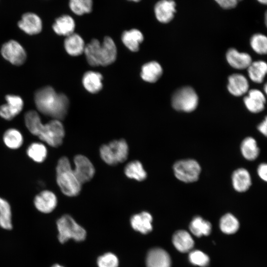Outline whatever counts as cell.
<instances>
[{
	"mask_svg": "<svg viewBox=\"0 0 267 267\" xmlns=\"http://www.w3.org/2000/svg\"><path fill=\"white\" fill-rule=\"evenodd\" d=\"M34 100L40 112L53 119L61 121L67 113L69 106L68 97L63 93H57L51 87L46 86L37 90Z\"/></svg>",
	"mask_w": 267,
	"mask_h": 267,
	"instance_id": "1",
	"label": "cell"
},
{
	"mask_svg": "<svg viewBox=\"0 0 267 267\" xmlns=\"http://www.w3.org/2000/svg\"><path fill=\"white\" fill-rule=\"evenodd\" d=\"M84 52L88 63L93 67L111 64L116 60L117 54L116 44L108 36L104 37L102 44L97 39H92L86 45Z\"/></svg>",
	"mask_w": 267,
	"mask_h": 267,
	"instance_id": "2",
	"label": "cell"
},
{
	"mask_svg": "<svg viewBox=\"0 0 267 267\" xmlns=\"http://www.w3.org/2000/svg\"><path fill=\"white\" fill-rule=\"evenodd\" d=\"M56 173L57 183L64 195L73 197L79 194L82 183L75 176L68 158L62 157L59 159Z\"/></svg>",
	"mask_w": 267,
	"mask_h": 267,
	"instance_id": "3",
	"label": "cell"
},
{
	"mask_svg": "<svg viewBox=\"0 0 267 267\" xmlns=\"http://www.w3.org/2000/svg\"><path fill=\"white\" fill-rule=\"evenodd\" d=\"M31 133L49 146L57 147L62 143L65 130L60 120L53 119L45 124L41 121Z\"/></svg>",
	"mask_w": 267,
	"mask_h": 267,
	"instance_id": "4",
	"label": "cell"
},
{
	"mask_svg": "<svg viewBox=\"0 0 267 267\" xmlns=\"http://www.w3.org/2000/svg\"><path fill=\"white\" fill-rule=\"evenodd\" d=\"M58 231V239L61 243L69 239L81 241L86 238V231L69 215H64L56 222Z\"/></svg>",
	"mask_w": 267,
	"mask_h": 267,
	"instance_id": "5",
	"label": "cell"
},
{
	"mask_svg": "<svg viewBox=\"0 0 267 267\" xmlns=\"http://www.w3.org/2000/svg\"><path fill=\"white\" fill-rule=\"evenodd\" d=\"M99 152L101 159L106 164L114 165L127 159L129 147L125 140H116L102 145Z\"/></svg>",
	"mask_w": 267,
	"mask_h": 267,
	"instance_id": "6",
	"label": "cell"
},
{
	"mask_svg": "<svg viewBox=\"0 0 267 267\" xmlns=\"http://www.w3.org/2000/svg\"><path fill=\"white\" fill-rule=\"evenodd\" d=\"M174 175L178 180L191 183L197 181L201 173V167L195 160L187 159L176 162L173 166Z\"/></svg>",
	"mask_w": 267,
	"mask_h": 267,
	"instance_id": "7",
	"label": "cell"
},
{
	"mask_svg": "<svg viewBox=\"0 0 267 267\" xmlns=\"http://www.w3.org/2000/svg\"><path fill=\"white\" fill-rule=\"evenodd\" d=\"M198 96L191 87H185L177 90L173 95V107L177 110L189 112L197 106Z\"/></svg>",
	"mask_w": 267,
	"mask_h": 267,
	"instance_id": "8",
	"label": "cell"
},
{
	"mask_svg": "<svg viewBox=\"0 0 267 267\" xmlns=\"http://www.w3.org/2000/svg\"><path fill=\"white\" fill-rule=\"evenodd\" d=\"M1 54L4 59L16 66L23 64L27 57L23 47L15 40L4 43L1 48Z\"/></svg>",
	"mask_w": 267,
	"mask_h": 267,
	"instance_id": "9",
	"label": "cell"
},
{
	"mask_svg": "<svg viewBox=\"0 0 267 267\" xmlns=\"http://www.w3.org/2000/svg\"><path fill=\"white\" fill-rule=\"evenodd\" d=\"M75 168L73 172L82 184L90 180L93 177L95 169L90 161L86 156L77 155L74 159Z\"/></svg>",
	"mask_w": 267,
	"mask_h": 267,
	"instance_id": "10",
	"label": "cell"
},
{
	"mask_svg": "<svg viewBox=\"0 0 267 267\" xmlns=\"http://www.w3.org/2000/svg\"><path fill=\"white\" fill-rule=\"evenodd\" d=\"M5 100L6 103L0 106V116L10 121L21 112L24 102L20 96L13 94L7 95Z\"/></svg>",
	"mask_w": 267,
	"mask_h": 267,
	"instance_id": "11",
	"label": "cell"
},
{
	"mask_svg": "<svg viewBox=\"0 0 267 267\" xmlns=\"http://www.w3.org/2000/svg\"><path fill=\"white\" fill-rule=\"evenodd\" d=\"M34 204L39 211L48 214L52 212L56 208L57 205V198L53 192L45 190L35 196Z\"/></svg>",
	"mask_w": 267,
	"mask_h": 267,
	"instance_id": "12",
	"label": "cell"
},
{
	"mask_svg": "<svg viewBox=\"0 0 267 267\" xmlns=\"http://www.w3.org/2000/svg\"><path fill=\"white\" fill-rule=\"evenodd\" d=\"M19 28L25 33L33 35L40 33L43 27L41 18L36 13L27 12L21 17L18 22Z\"/></svg>",
	"mask_w": 267,
	"mask_h": 267,
	"instance_id": "13",
	"label": "cell"
},
{
	"mask_svg": "<svg viewBox=\"0 0 267 267\" xmlns=\"http://www.w3.org/2000/svg\"><path fill=\"white\" fill-rule=\"evenodd\" d=\"M176 4L173 0H160L154 7V12L157 20L161 23L170 22L176 12Z\"/></svg>",
	"mask_w": 267,
	"mask_h": 267,
	"instance_id": "14",
	"label": "cell"
},
{
	"mask_svg": "<svg viewBox=\"0 0 267 267\" xmlns=\"http://www.w3.org/2000/svg\"><path fill=\"white\" fill-rule=\"evenodd\" d=\"M171 261L168 253L161 248L149 251L146 257L147 267H171Z\"/></svg>",
	"mask_w": 267,
	"mask_h": 267,
	"instance_id": "15",
	"label": "cell"
},
{
	"mask_svg": "<svg viewBox=\"0 0 267 267\" xmlns=\"http://www.w3.org/2000/svg\"><path fill=\"white\" fill-rule=\"evenodd\" d=\"M244 102L250 112L259 113L265 108L266 98L260 90L252 89L249 91L248 95L244 97Z\"/></svg>",
	"mask_w": 267,
	"mask_h": 267,
	"instance_id": "16",
	"label": "cell"
},
{
	"mask_svg": "<svg viewBox=\"0 0 267 267\" xmlns=\"http://www.w3.org/2000/svg\"><path fill=\"white\" fill-rule=\"evenodd\" d=\"M231 179L233 187L239 192L246 191L252 184L251 176L245 168H238L234 171Z\"/></svg>",
	"mask_w": 267,
	"mask_h": 267,
	"instance_id": "17",
	"label": "cell"
},
{
	"mask_svg": "<svg viewBox=\"0 0 267 267\" xmlns=\"http://www.w3.org/2000/svg\"><path fill=\"white\" fill-rule=\"evenodd\" d=\"M226 57L229 65L237 69L247 68L252 63L249 54L239 52L234 48H230L227 51Z\"/></svg>",
	"mask_w": 267,
	"mask_h": 267,
	"instance_id": "18",
	"label": "cell"
},
{
	"mask_svg": "<svg viewBox=\"0 0 267 267\" xmlns=\"http://www.w3.org/2000/svg\"><path fill=\"white\" fill-rule=\"evenodd\" d=\"M130 221L132 227L143 234H147L152 230V217L148 212L135 214L132 217Z\"/></svg>",
	"mask_w": 267,
	"mask_h": 267,
	"instance_id": "19",
	"label": "cell"
},
{
	"mask_svg": "<svg viewBox=\"0 0 267 267\" xmlns=\"http://www.w3.org/2000/svg\"><path fill=\"white\" fill-rule=\"evenodd\" d=\"M75 22L71 16L65 14L57 18L53 25L54 32L60 36H68L74 33Z\"/></svg>",
	"mask_w": 267,
	"mask_h": 267,
	"instance_id": "20",
	"label": "cell"
},
{
	"mask_svg": "<svg viewBox=\"0 0 267 267\" xmlns=\"http://www.w3.org/2000/svg\"><path fill=\"white\" fill-rule=\"evenodd\" d=\"M64 45L66 52L73 56L81 55L84 52L85 44L83 38L78 34L73 33L66 37Z\"/></svg>",
	"mask_w": 267,
	"mask_h": 267,
	"instance_id": "21",
	"label": "cell"
},
{
	"mask_svg": "<svg viewBox=\"0 0 267 267\" xmlns=\"http://www.w3.org/2000/svg\"><path fill=\"white\" fill-rule=\"evenodd\" d=\"M143 39L142 33L137 29L125 31L121 36V40L124 45L133 52H136L139 50V45L143 42Z\"/></svg>",
	"mask_w": 267,
	"mask_h": 267,
	"instance_id": "22",
	"label": "cell"
},
{
	"mask_svg": "<svg viewBox=\"0 0 267 267\" xmlns=\"http://www.w3.org/2000/svg\"><path fill=\"white\" fill-rule=\"evenodd\" d=\"M228 91L234 96H240L246 93L249 88L246 78L242 75L234 74L228 78Z\"/></svg>",
	"mask_w": 267,
	"mask_h": 267,
	"instance_id": "23",
	"label": "cell"
},
{
	"mask_svg": "<svg viewBox=\"0 0 267 267\" xmlns=\"http://www.w3.org/2000/svg\"><path fill=\"white\" fill-rule=\"evenodd\" d=\"M103 77L97 72L88 71L86 72L82 79V83L85 89L91 93L99 92L102 88Z\"/></svg>",
	"mask_w": 267,
	"mask_h": 267,
	"instance_id": "24",
	"label": "cell"
},
{
	"mask_svg": "<svg viewBox=\"0 0 267 267\" xmlns=\"http://www.w3.org/2000/svg\"><path fill=\"white\" fill-rule=\"evenodd\" d=\"M173 243L176 248L181 252L190 251L194 246V241L190 234L185 230L176 231L173 236Z\"/></svg>",
	"mask_w": 267,
	"mask_h": 267,
	"instance_id": "25",
	"label": "cell"
},
{
	"mask_svg": "<svg viewBox=\"0 0 267 267\" xmlns=\"http://www.w3.org/2000/svg\"><path fill=\"white\" fill-rule=\"evenodd\" d=\"M162 73L161 66L156 61H151L142 66L140 76L144 81L154 83L160 78Z\"/></svg>",
	"mask_w": 267,
	"mask_h": 267,
	"instance_id": "26",
	"label": "cell"
},
{
	"mask_svg": "<svg viewBox=\"0 0 267 267\" xmlns=\"http://www.w3.org/2000/svg\"><path fill=\"white\" fill-rule=\"evenodd\" d=\"M240 150L242 156L249 161L256 159L260 152L256 140L252 137H247L243 140Z\"/></svg>",
	"mask_w": 267,
	"mask_h": 267,
	"instance_id": "27",
	"label": "cell"
},
{
	"mask_svg": "<svg viewBox=\"0 0 267 267\" xmlns=\"http://www.w3.org/2000/svg\"><path fill=\"white\" fill-rule=\"evenodd\" d=\"M189 229L194 235L200 237L209 235L211 231L212 225L208 221L204 220L201 217L197 216L191 221Z\"/></svg>",
	"mask_w": 267,
	"mask_h": 267,
	"instance_id": "28",
	"label": "cell"
},
{
	"mask_svg": "<svg viewBox=\"0 0 267 267\" xmlns=\"http://www.w3.org/2000/svg\"><path fill=\"white\" fill-rule=\"evenodd\" d=\"M4 144L9 148L16 149L20 148L23 142V137L17 129L10 128L7 130L3 135Z\"/></svg>",
	"mask_w": 267,
	"mask_h": 267,
	"instance_id": "29",
	"label": "cell"
},
{
	"mask_svg": "<svg viewBox=\"0 0 267 267\" xmlns=\"http://www.w3.org/2000/svg\"><path fill=\"white\" fill-rule=\"evenodd\" d=\"M248 68L250 79L257 83H262L267 71V63L263 61L252 62Z\"/></svg>",
	"mask_w": 267,
	"mask_h": 267,
	"instance_id": "30",
	"label": "cell"
},
{
	"mask_svg": "<svg viewBox=\"0 0 267 267\" xmlns=\"http://www.w3.org/2000/svg\"><path fill=\"white\" fill-rule=\"evenodd\" d=\"M125 174L130 178L142 181L147 177V173L142 164L138 161L128 163L125 168Z\"/></svg>",
	"mask_w": 267,
	"mask_h": 267,
	"instance_id": "31",
	"label": "cell"
},
{
	"mask_svg": "<svg viewBox=\"0 0 267 267\" xmlns=\"http://www.w3.org/2000/svg\"><path fill=\"white\" fill-rule=\"evenodd\" d=\"M26 153L28 156L34 161L42 163L45 160L47 151L44 144L40 142H33L29 145Z\"/></svg>",
	"mask_w": 267,
	"mask_h": 267,
	"instance_id": "32",
	"label": "cell"
},
{
	"mask_svg": "<svg viewBox=\"0 0 267 267\" xmlns=\"http://www.w3.org/2000/svg\"><path fill=\"white\" fill-rule=\"evenodd\" d=\"M11 207L9 203L0 197V226L6 230L12 228Z\"/></svg>",
	"mask_w": 267,
	"mask_h": 267,
	"instance_id": "33",
	"label": "cell"
},
{
	"mask_svg": "<svg viewBox=\"0 0 267 267\" xmlns=\"http://www.w3.org/2000/svg\"><path fill=\"white\" fill-rule=\"evenodd\" d=\"M220 226L221 230L226 234H232L239 228V223L236 218L231 214H226L221 219Z\"/></svg>",
	"mask_w": 267,
	"mask_h": 267,
	"instance_id": "34",
	"label": "cell"
},
{
	"mask_svg": "<svg viewBox=\"0 0 267 267\" xmlns=\"http://www.w3.org/2000/svg\"><path fill=\"white\" fill-rule=\"evenodd\" d=\"M253 50L259 54H266L267 51V39L261 34L254 35L250 41Z\"/></svg>",
	"mask_w": 267,
	"mask_h": 267,
	"instance_id": "35",
	"label": "cell"
},
{
	"mask_svg": "<svg viewBox=\"0 0 267 267\" xmlns=\"http://www.w3.org/2000/svg\"><path fill=\"white\" fill-rule=\"evenodd\" d=\"M189 260L192 264L202 267L207 266L209 263L208 256L199 250L191 251L189 255Z\"/></svg>",
	"mask_w": 267,
	"mask_h": 267,
	"instance_id": "36",
	"label": "cell"
},
{
	"mask_svg": "<svg viewBox=\"0 0 267 267\" xmlns=\"http://www.w3.org/2000/svg\"><path fill=\"white\" fill-rule=\"evenodd\" d=\"M118 260L112 253H108L99 257L97 260L99 267H118Z\"/></svg>",
	"mask_w": 267,
	"mask_h": 267,
	"instance_id": "37",
	"label": "cell"
},
{
	"mask_svg": "<svg viewBox=\"0 0 267 267\" xmlns=\"http://www.w3.org/2000/svg\"><path fill=\"white\" fill-rule=\"evenodd\" d=\"M69 6L71 11L77 15L86 14L85 0H69Z\"/></svg>",
	"mask_w": 267,
	"mask_h": 267,
	"instance_id": "38",
	"label": "cell"
},
{
	"mask_svg": "<svg viewBox=\"0 0 267 267\" xmlns=\"http://www.w3.org/2000/svg\"><path fill=\"white\" fill-rule=\"evenodd\" d=\"M222 7L231 9L235 7L237 4V0H215Z\"/></svg>",
	"mask_w": 267,
	"mask_h": 267,
	"instance_id": "39",
	"label": "cell"
},
{
	"mask_svg": "<svg viewBox=\"0 0 267 267\" xmlns=\"http://www.w3.org/2000/svg\"><path fill=\"white\" fill-rule=\"evenodd\" d=\"M257 173L259 177L264 181L267 180V165L266 163L261 164L257 170Z\"/></svg>",
	"mask_w": 267,
	"mask_h": 267,
	"instance_id": "40",
	"label": "cell"
},
{
	"mask_svg": "<svg viewBox=\"0 0 267 267\" xmlns=\"http://www.w3.org/2000/svg\"><path fill=\"white\" fill-rule=\"evenodd\" d=\"M267 118L266 117L265 120L261 123H260L258 127V129L260 132L265 136L267 135Z\"/></svg>",
	"mask_w": 267,
	"mask_h": 267,
	"instance_id": "41",
	"label": "cell"
},
{
	"mask_svg": "<svg viewBox=\"0 0 267 267\" xmlns=\"http://www.w3.org/2000/svg\"><path fill=\"white\" fill-rule=\"evenodd\" d=\"M86 13H89L92 10L93 8V0H85Z\"/></svg>",
	"mask_w": 267,
	"mask_h": 267,
	"instance_id": "42",
	"label": "cell"
},
{
	"mask_svg": "<svg viewBox=\"0 0 267 267\" xmlns=\"http://www.w3.org/2000/svg\"><path fill=\"white\" fill-rule=\"evenodd\" d=\"M259 2L262 4H267V0H257Z\"/></svg>",
	"mask_w": 267,
	"mask_h": 267,
	"instance_id": "43",
	"label": "cell"
},
{
	"mask_svg": "<svg viewBox=\"0 0 267 267\" xmlns=\"http://www.w3.org/2000/svg\"><path fill=\"white\" fill-rule=\"evenodd\" d=\"M51 267H64L59 264H54Z\"/></svg>",
	"mask_w": 267,
	"mask_h": 267,
	"instance_id": "44",
	"label": "cell"
},
{
	"mask_svg": "<svg viewBox=\"0 0 267 267\" xmlns=\"http://www.w3.org/2000/svg\"><path fill=\"white\" fill-rule=\"evenodd\" d=\"M128 0L135 2H137L140 1L141 0Z\"/></svg>",
	"mask_w": 267,
	"mask_h": 267,
	"instance_id": "45",
	"label": "cell"
},
{
	"mask_svg": "<svg viewBox=\"0 0 267 267\" xmlns=\"http://www.w3.org/2000/svg\"><path fill=\"white\" fill-rule=\"evenodd\" d=\"M267 85L266 84L265 85V88H264V89H265V92L266 93L267 92Z\"/></svg>",
	"mask_w": 267,
	"mask_h": 267,
	"instance_id": "46",
	"label": "cell"
},
{
	"mask_svg": "<svg viewBox=\"0 0 267 267\" xmlns=\"http://www.w3.org/2000/svg\"><path fill=\"white\" fill-rule=\"evenodd\" d=\"M238 0H237V1H238Z\"/></svg>",
	"mask_w": 267,
	"mask_h": 267,
	"instance_id": "47",
	"label": "cell"
}]
</instances>
